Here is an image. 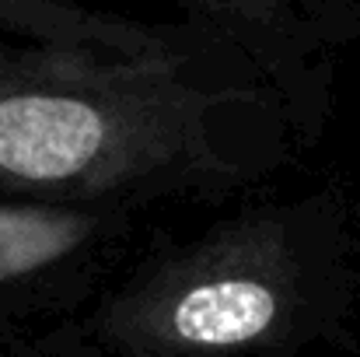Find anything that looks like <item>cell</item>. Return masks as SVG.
<instances>
[{"label": "cell", "instance_id": "4", "mask_svg": "<svg viewBox=\"0 0 360 357\" xmlns=\"http://www.w3.org/2000/svg\"><path fill=\"white\" fill-rule=\"evenodd\" d=\"M129 207L0 200V322L74 308L116 252Z\"/></svg>", "mask_w": 360, "mask_h": 357}, {"label": "cell", "instance_id": "2", "mask_svg": "<svg viewBox=\"0 0 360 357\" xmlns=\"http://www.w3.org/2000/svg\"><path fill=\"white\" fill-rule=\"evenodd\" d=\"M340 305L336 221L322 200L252 203L140 259L49 333L39 357H294Z\"/></svg>", "mask_w": 360, "mask_h": 357}, {"label": "cell", "instance_id": "3", "mask_svg": "<svg viewBox=\"0 0 360 357\" xmlns=\"http://www.w3.org/2000/svg\"><path fill=\"white\" fill-rule=\"evenodd\" d=\"M241 49L273 84L301 140H315L343 49L360 39V0H165Z\"/></svg>", "mask_w": 360, "mask_h": 357}, {"label": "cell", "instance_id": "5", "mask_svg": "<svg viewBox=\"0 0 360 357\" xmlns=\"http://www.w3.org/2000/svg\"><path fill=\"white\" fill-rule=\"evenodd\" d=\"M200 25L193 21H136L91 7L84 0H0V35L53 42V46H84L109 53H168L196 39Z\"/></svg>", "mask_w": 360, "mask_h": 357}, {"label": "cell", "instance_id": "1", "mask_svg": "<svg viewBox=\"0 0 360 357\" xmlns=\"http://www.w3.org/2000/svg\"><path fill=\"white\" fill-rule=\"evenodd\" d=\"M294 144L273 84L214 32L147 56L0 35V200L217 196L287 165Z\"/></svg>", "mask_w": 360, "mask_h": 357}]
</instances>
